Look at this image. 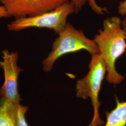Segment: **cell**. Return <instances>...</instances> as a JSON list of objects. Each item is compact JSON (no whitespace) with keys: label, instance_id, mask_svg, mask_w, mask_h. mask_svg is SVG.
Listing matches in <instances>:
<instances>
[{"label":"cell","instance_id":"6da1fadb","mask_svg":"<svg viewBox=\"0 0 126 126\" xmlns=\"http://www.w3.org/2000/svg\"><path fill=\"white\" fill-rule=\"evenodd\" d=\"M122 20L113 16L103 22V28L94 37L99 54L107 65L106 80L109 83L117 85L125 79V77L117 72L115 63L125 53L126 38L122 27Z\"/></svg>","mask_w":126,"mask_h":126},{"label":"cell","instance_id":"7a4b0ae2","mask_svg":"<svg viewBox=\"0 0 126 126\" xmlns=\"http://www.w3.org/2000/svg\"><path fill=\"white\" fill-rule=\"evenodd\" d=\"M52 45L51 50L42 62L43 69L50 72L57 60L66 54L85 50L91 55L99 53V49L94 39L86 36L84 32L67 23Z\"/></svg>","mask_w":126,"mask_h":126},{"label":"cell","instance_id":"3957f363","mask_svg":"<svg viewBox=\"0 0 126 126\" xmlns=\"http://www.w3.org/2000/svg\"><path fill=\"white\" fill-rule=\"evenodd\" d=\"M107 72L106 64L100 55L93 54L87 74L77 81V97L84 99L90 98L94 108V116L87 126H102L105 124L99 116V108L101 102L99 101V95Z\"/></svg>","mask_w":126,"mask_h":126},{"label":"cell","instance_id":"277c9868","mask_svg":"<svg viewBox=\"0 0 126 126\" xmlns=\"http://www.w3.org/2000/svg\"><path fill=\"white\" fill-rule=\"evenodd\" d=\"M75 13L74 7L69 1L49 12L33 16L16 18L8 24L10 31H19L29 28H46L59 34L65 27L68 17Z\"/></svg>","mask_w":126,"mask_h":126},{"label":"cell","instance_id":"5b68a950","mask_svg":"<svg viewBox=\"0 0 126 126\" xmlns=\"http://www.w3.org/2000/svg\"><path fill=\"white\" fill-rule=\"evenodd\" d=\"M2 54L0 67L4 71V82L0 89V98L7 99L14 105H18L22 100L18 93V77L23 71L17 64L18 53L17 51L10 52L5 50L2 51Z\"/></svg>","mask_w":126,"mask_h":126},{"label":"cell","instance_id":"8992f818","mask_svg":"<svg viewBox=\"0 0 126 126\" xmlns=\"http://www.w3.org/2000/svg\"><path fill=\"white\" fill-rule=\"evenodd\" d=\"M71 0H0L9 17L33 16L57 9Z\"/></svg>","mask_w":126,"mask_h":126},{"label":"cell","instance_id":"52a82bcc","mask_svg":"<svg viewBox=\"0 0 126 126\" xmlns=\"http://www.w3.org/2000/svg\"><path fill=\"white\" fill-rule=\"evenodd\" d=\"M116 106L110 112L106 111L105 126H126V101H120L115 96Z\"/></svg>","mask_w":126,"mask_h":126},{"label":"cell","instance_id":"ba28073f","mask_svg":"<svg viewBox=\"0 0 126 126\" xmlns=\"http://www.w3.org/2000/svg\"><path fill=\"white\" fill-rule=\"evenodd\" d=\"M18 105H14L7 99L0 98V126H16Z\"/></svg>","mask_w":126,"mask_h":126},{"label":"cell","instance_id":"9c48e42d","mask_svg":"<svg viewBox=\"0 0 126 126\" xmlns=\"http://www.w3.org/2000/svg\"><path fill=\"white\" fill-rule=\"evenodd\" d=\"M28 108L18 104L16 108V126H29L25 119V113Z\"/></svg>","mask_w":126,"mask_h":126},{"label":"cell","instance_id":"30bf717a","mask_svg":"<svg viewBox=\"0 0 126 126\" xmlns=\"http://www.w3.org/2000/svg\"><path fill=\"white\" fill-rule=\"evenodd\" d=\"M87 3L92 10L95 13L103 15L107 12V9L100 7L96 1V0H87Z\"/></svg>","mask_w":126,"mask_h":126},{"label":"cell","instance_id":"8fae6325","mask_svg":"<svg viewBox=\"0 0 126 126\" xmlns=\"http://www.w3.org/2000/svg\"><path fill=\"white\" fill-rule=\"evenodd\" d=\"M74 5L75 13H79L87 2V0H71Z\"/></svg>","mask_w":126,"mask_h":126},{"label":"cell","instance_id":"7c38bea8","mask_svg":"<svg viewBox=\"0 0 126 126\" xmlns=\"http://www.w3.org/2000/svg\"><path fill=\"white\" fill-rule=\"evenodd\" d=\"M119 14L123 16H126V0H123L119 2L118 6Z\"/></svg>","mask_w":126,"mask_h":126},{"label":"cell","instance_id":"4fadbf2b","mask_svg":"<svg viewBox=\"0 0 126 126\" xmlns=\"http://www.w3.org/2000/svg\"><path fill=\"white\" fill-rule=\"evenodd\" d=\"M8 13L3 5H0V18L9 17Z\"/></svg>","mask_w":126,"mask_h":126},{"label":"cell","instance_id":"5bb4252c","mask_svg":"<svg viewBox=\"0 0 126 126\" xmlns=\"http://www.w3.org/2000/svg\"><path fill=\"white\" fill-rule=\"evenodd\" d=\"M122 27L125 33L126 38V16H125L124 18L122 20ZM125 53L126 54V50Z\"/></svg>","mask_w":126,"mask_h":126}]
</instances>
